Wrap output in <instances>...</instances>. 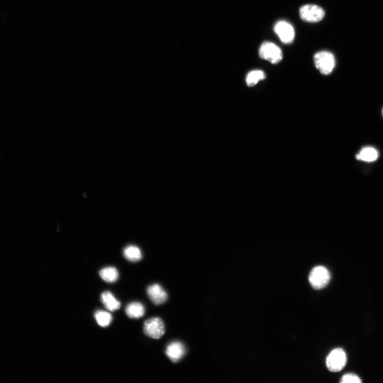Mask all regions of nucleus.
Masks as SVG:
<instances>
[{
	"mask_svg": "<svg viewBox=\"0 0 383 383\" xmlns=\"http://www.w3.org/2000/svg\"><path fill=\"white\" fill-rule=\"evenodd\" d=\"M314 65L324 75H328L335 69L336 62L334 55L328 51H321L314 56Z\"/></svg>",
	"mask_w": 383,
	"mask_h": 383,
	"instance_id": "nucleus-1",
	"label": "nucleus"
},
{
	"mask_svg": "<svg viewBox=\"0 0 383 383\" xmlns=\"http://www.w3.org/2000/svg\"><path fill=\"white\" fill-rule=\"evenodd\" d=\"M331 280V274L328 269L324 266L313 268L309 276V281L312 287L321 289L328 285Z\"/></svg>",
	"mask_w": 383,
	"mask_h": 383,
	"instance_id": "nucleus-2",
	"label": "nucleus"
},
{
	"mask_svg": "<svg viewBox=\"0 0 383 383\" xmlns=\"http://www.w3.org/2000/svg\"><path fill=\"white\" fill-rule=\"evenodd\" d=\"M259 56L270 63L276 64L279 63L283 59V52L281 49L274 43L264 42L259 49Z\"/></svg>",
	"mask_w": 383,
	"mask_h": 383,
	"instance_id": "nucleus-3",
	"label": "nucleus"
},
{
	"mask_svg": "<svg viewBox=\"0 0 383 383\" xmlns=\"http://www.w3.org/2000/svg\"><path fill=\"white\" fill-rule=\"evenodd\" d=\"M347 357L345 351L341 348L333 350L327 357L326 366L332 372H340L345 366Z\"/></svg>",
	"mask_w": 383,
	"mask_h": 383,
	"instance_id": "nucleus-4",
	"label": "nucleus"
},
{
	"mask_svg": "<svg viewBox=\"0 0 383 383\" xmlns=\"http://www.w3.org/2000/svg\"><path fill=\"white\" fill-rule=\"evenodd\" d=\"M301 19L306 22L315 23L322 21L325 16L324 10L319 6L306 4L302 6L299 10Z\"/></svg>",
	"mask_w": 383,
	"mask_h": 383,
	"instance_id": "nucleus-5",
	"label": "nucleus"
},
{
	"mask_svg": "<svg viewBox=\"0 0 383 383\" xmlns=\"http://www.w3.org/2000/svg\"><path fill=\"white\" fill-rule=\"evenodd\" d=\"M144 332L148 337L154 339L161 338L165 333L163 321L158 317L146 320L144 323Z\"/></svg>",
	"mask_w": 383,
	"mask_h": 383,
	"instance_id": "nucleus-6",
	"label": "nucleus"
},
{
	"mask_svg": "<svg viewBox=\"0 0 383 383\" xmlns=\"http://www.w3.org/2000/svg\"><path fill=\"white\" fill-rule=\"evenodd\" d=\"M274 30L283 43L290 44L293 42L295 30L291 24L286 21H280L275 24Z\"/></svg>",
	"mask_w": 383,
	"mask_h": 383,
	"instance_id": "nucleus-7",
	"label": "nucleus"
},
{
	"mask_svg": "<svg viewBox=\"0 0 383 383\" xmlns=\"http://www.w3.org/2000/svg\"><path fill=\"white\" fill-rule=\"evenodd\" d=\"M149 298L156 305L164 304L168 300V295L164 288L159 284H153L147 289Z\"/></svg>",
	"mask_w": 383,
	"mask_h": 383,
	"instance_id": "nucleus-8",
	"label": "nucleus"
},
{
	"mask_svg": "<svg viewBox=\"0 0 383 383\" xmlns=\"http://www.w3.org/2000/svg\"><path fill=\"white\" fill-rule=\"evenodd\" d=\"M185 354V348L180 342L170 343L167 347L166 355L173 362L180 361Z\"/></svg>",
	"mask_w": 383,
	"mask_h": 383,
	"instance_id": "nucleus-9",
	"label": "nucleus"
},
{
	"mask_svg": "<svg viewBox=\"0 0 383 383\" xmlns=\"http://www.w3.org/2000/svg\"><path fill=\"white\" fill-rule=\"evenodd\" d=\"M101 300L103 305L109 311H115L120 310V302L117 300L110 292H103L101 294Z\"/></svg>",
	"mask_w": 383,
	"mask_h": 383,
	"instance_id": "nucleus-10",
	"label": "nucleus"
},
{
	"mask_svg": "<svg viewBox=\"0 0 383 383\" xmlns=\"http://www.w3.org/2000/svg\"><path fill=\"white\" fill-rule=\"evenodd\" d=\"M126 313L130 318L139 319L144 316L145 309L140 302H132L126 308Z\"/></svg>",
	"mask_w": 383,
	"mask_h": 383,
	"instance_id": "nucleus-11",
	"label": "nucleus"
},
{
	"mask_svg": "<svg viewBox=\"0 0 383 383\" xmlns=\"http://www.w3.org/2000/svg\"><path fill=\"white\" fill-rule=\"evenodd\" d=\"M378 157V152L374 148L367 147L364 148L359 154H358L356 158L358 160H362V161L372 162L375 161Z\"/></svg>",
	"mask_w": 383,
	"mask_h": 383,
	"instance_id": "nucleus-12",
	"label": "nucleus"
},
{
	"mask_svg": "<svg viewBox=\"0 0 383 383\" xmlns=\"http://www.w3.org/2000/svg\"><path fill=\"white\" fill-rule=\"evenodd\" d=\"M123 255L128 261L132 262H138L142 257L141 250L138 247L134 245L126 247L123 251Z\"/></svg>",
	"mask_w": 383,
	"mask_h": 383,
	"instance_id": "nucleus-13",
	"label": "nucleus"
},
{
	"mask_svg": "<svg viewBox=\"0 0 383 383\" xmlns=\"http://www.w3.org/2000/svg\"><path fill=\"white\" fill-rule=\"evenodd\" d=\"M99 274L102 279L108 283H114L119 279V277L118 270L112 267L102 269Z\"/></svg>",
	"mask_w": 383,
	"mask_h": 383,
	"instance_id": "nucleus-14",
	"label": "nucleus"
},
{
	"mask_svg": "<svg viewBox=\"0 0 383 383\" xmlns=\"http://www.w3.org/2000/svg\"><path fill=\"white\" fill-rule=\"evenodd\" d=\"M265 78V75L263 72L259 70L253 71L247 75L246 81L249 86H253Z\"/></svg>",
	"mask_w": 383,
	"mask_h": 383,
	"instance_id": "nucleus-15",
	"label": "nucleus"
},
{
	"mask_svg": "<svg viewBox=\"0 0 383 383\" xmlns=\"http://www.w3.org/2000/svg\"><path fill=\"white\" fill-rule=\"evenodd\" d=\"M95 316L97 324L102 327L108 326L113 320L112 316L110 313L101 311H97Z\"/></svg>",
	"mask_w": 383,
	"mask_h": 383,
	"instance_id": "nucleus-16",
	"label": "nucleus"
},
{
	"mask_svg": "<svg viewBox=\"0 0 383 383\" xmlns=\"http://www.w3.org/2000/svg\"><path fill=\"white\" fill-rule=\"evenodd\" d=\"M340 382L342 383H361V380L357 375L350 373L344 375Z\"/></svg>",
	"mask_w": 383,
	"mask_h": 383,
	"instance_id": "nucleus-17",
	"label": "nucleus"
}]
</instances>
